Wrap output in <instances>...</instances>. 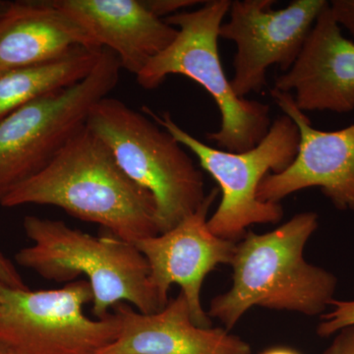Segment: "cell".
Returning a JSON list of instances; mask_svg holds the SVG:
<instances>
[{"instance_id": "6da1fadb", "label": "cell", "mask_w": 354, "mask_h": 354, "mask_svg": "<svg viewBox=\"0 0 354 354\" xmlns=\"http://www.w3.org/2000/svg\"><path fill=\"white\" fill-rule=\"evenodd\" d=\"M0 205L57 207L131 243L160 234L152 195L121 169L87 125L44 171L9 193Z\"/></svg>"}, {"instance_id": "7a4b0ae2", "label": "cell", "mask_w": 354, "mask_h": 354, "mask_svg": "<svg viewBox=\"0 0 354 354\" xmlns=\"http://www.w3.org/2000/svg\"><path fill=\"white\" fill-rule=\"evenodd\" d=\"M318 227V215L304 212L271 232H247L230 265L232 288L212 300L209 318L230 332L253 307L322 316L335 299L337 279L304 259L305 245Z\"/></svg>"}, {"instance_id": "3957f363", "label": "cell", "mask_w": 354, "mask_h": 354, "mask_svg": "<svg viewBox=\"0 0 354 354\" xmlns=\"http://www.w3.org/2000/svg\"><path fill=\"white\" fill-rule=\"evenodd\" d=\"M23 227L32 244L16 253V262L57 283L85 276L95 318H106L120 304L144 314L165 308L151 283L148 263L134 243L111 234L94 236L64 221L36 216H26Z\"/></svg>"}, {"instance_id": "277c9868", "label": "cell", "mask_w": 354, "mask_h": 354, "mask_svg": "<svg viewBox=\"0 0 354 354\" xmlns=\"http://www.w3.org/2000/svg\"><path fill=\"white\" fill-rule=\"evenodd\" d=\"M230 4V0H209L197 10L165 18L178 30L177 36L136 78L146 90L158 88L169 75L185 76L199 84L215 100L221 114L220 128L207 138L221 150L241 153L265 138L272 121L269 104L235 94L221 64L218 31Z\"/></svg>"}, {"instance_id": "5b68a950", "label": "cell", "mask_w": 354, "mask_h": 354, "mask_svg": "<svg viewBox=\"0 0 354 354\" xmlns=\"http://www.w3.org/2000/svg\"><path fill=\"white\" fill-rule=\"evenodd\" d=\"M86 125L121 169L152 195L160 234L202 206L207 197L203 172L184 147L146 114L106 97L95 104Z\"/></svg>"}, {"instance_id": "8992f818", "label": "cell", "mask_w": 354, "mask_h": 354, "mask_svg": "<svg viewBox=\"0 0 354 354\" xmlns=\"http://www.w3.org/2000/svg\"><path fill=\"white\" fill-rule=\"evenodd\" d=\"M141 111L194 153L200 167L218 183L221 202L208 218L214 234L237 242L251 225L281 221L283 206L260 201L257 193L268 174L286 171L297 157L299 131L288 115L281 114L272 121L269 132L257 146L245 152L232 153L195 138L177 124L169 111L157 113L148 106H142Z\"/></svg>"}, {"instance_id": "52a82bcc", "label": "cell", "mask_w": 354, "mask_h": 354, "mask_svg": "<svg viewBox=\"0 0 354 354\" xmlns=\"http://www.w3.org/2000/svg\"><path fill=\"white\" fill-rule=\"evenodd\" d=\"M120 59L102 48L85 79L29 102L0 120V202L44 171L87 123L95 104L120 81Z\"/></svg>"}, {"instance_id": "ba28073f", "label": "cell", "mask_w": 354, "mask_h": 354, "mask_svg": "<svg viewBox=\"0 0 354 354\" xmlns=\"http://www.w3.org/2000/svg\"><path fill=\"white\" fill-rule=\"evenodd\" d=\"M86 279L57 290H17L0 283V346L13 354H97L120 334L114 312L88 318L92 304Z\"/></svg>"}, {"instance_id": "9c48e42d", "label": "cell", "mask_w": 354, "mask_h": 354, "mask_svg": "<svg viewBox=\"0 0 354 354\" xmlns=\"http://www.w3.org/2000/svg\"><path fill=\"white\" fill-rule=\"evenodd\" d=\"M274 3V0H234L228 11L230 20L218 31L220 39L236 46L230 83L241 99L262 92L272 65L283 72L290 69L329 1L293 0L278 10L272 9Z\"/></svg>"}, {"instance_id": "30bf717a", "label": "cell", "mask_w": 354, "mask_h": 354, "mask_svg": "<svg viewBox=\"0 0 354 354\" xmlns=\"http://www.w3.org/2000/svg\"><path fill=\"white\" fill-rule=\"evenodd\" d=\"M218 194V188H214L202 206L176 227L134 243L148 263L151 283L160 302L167 306L171 285L180 286L191 318L201 328L212 327L202 307L203 283L218 266L232 265L237 243L216 236L208 227L209 211Z\"/></svg>"}, {"instance_id": "8fae6325", "label": "cell", "mask_w": 354, "mask_h": 354, "mask_svg": "<svg viewBox=\"0 0 354 354\" xmlns=\"http://www.w3.org/2000/svg\"><path fill=\"white\" fill-rule=\"evenodd\" d=\"M271 95L283 114L297 124L299 147L286 171L263 179L258 199L279 203L297 191L317 187L335 209L354 213V123L335 131L317 129L297 108L292 94L272 88Z\"/></svg>"}, {"instance_id": "7c38bea8", "label": "cell", "mask_w": 354, "mask_h": 354, "mask_svg": "<svg viewBox=\"0 0 354 354\" xmlns=\"http://www.w3.org/2000/svg\"><path fill=\"white\" fill-rule=\"evenodd\" d=\"M274 88L293 93L300 111H354V43L346 39L330 10L318 16L290 70L274 79Z\"/></svg>"}, {"instance_id": "4fadbf2b", "label": "cell", "mask_w": 354, "mask_h": 354, "mask_svg": "<svg viewBox=\"0 0 354 354\" xmlns=\"http://www.w3.org/2000/svg\"><path fill=\"white\" fill-rule=\"evenodd\" d=\"M118 337L97 354H251L241 337L221 328L198 327L183 292L160 311L144 314L120 304Z\"/></svg>"}, {"instance_id": "5bb4252c", "label": "cell", "mask_w": 354, "mask_h": 354, "mask_svg": "<svg viewBox=\"0 0 354 354\" xmlns=\"http://www.w3.org/2000/svg\"><path fill=\"white\" fill-rule=\"evenodd\" d=\"M88 32L99 48L113 51L121 68L138 75L172 43L178 30L151 12L143 0H53Z\"/></svg>"}, {"instance_id": "9a60e30c", "label": "cell", "mask_w": 354, "mask_h": 354, "mask_svg": "<svg viewBox=\"0 0 354 354\" xmlns=\"http://www.w3.org/2000/svg\"><path fill=\"white\" fill-rule=\"evenodd\" d=\"M79 46H97L53 0L11 2L0 17V70L51 62Z\"/></svg>"}, {"instance_id": "2e32d148", "label": "cell", "mask_w": 354, "mask_h": 354, "mask_svg": "<svg viewBox=\"0 0 354 354\" xmlns=\"http://www.w3.org/2000/svg\"><path fill=\"white\" fill-rule=\"evenodd\" d=\"M102 50L79 46L51 62L0 70V120L44 95L80 82L95 68Z\"/></svg>"}, {"instance_id": "e0dca14e", "label": "cell", "mask_w": 354, "mask_h": 354, "mask_svg": "<svg viewBox=\"0 0 354 354\" xmlns=\"http://www.w3.org/2000/svg\"><path fill=\"white\" fill-rule=\"evenodd\" d=\"M332 310L320 316V323L317 326V335L324 339L333 337L339 330L354 325V299H335L330 302Z\"/></svg>"}, {"instance_id": "ac0fdd59", "label": "cell", "mask_w": 354, "mask_h": 354, "mask_svg": "<svg viewBox=\"0 0 354 354\" xmlns=\"http://www.w3.org/2000/svg\"><path fill=\"white\" fill-rule=\"evenodd\" d=\"M149 10L160 19L171 17L179 12L185 11L186 8L204 4L206 1L199 0H143Z\"/></svg>"}, {"instance_id": "d6986e66", "label": "cell", "mask_w": 354, "mask_h": 354, "mask_svg": "<svg viewBox=\"0 0 354 354\" xmlns=\"http://www.w3.org/2000/svg\"><path fill=\"white\" fill-rule=\"evenodd\" d=\"M329 6L337 24L354 37V0H333Z\"/></svg>"}, {"instance_id": "ffe728a7", "label": "cell", "mask_w": 354, "mask_h": 354, "mask_svg": "<svg viewBox=\"0 0 354 354\" xmlns=\"http://www.w3.org/2000/svg\"><path fill=\"white\" fill-rule=\"evenodd\" d=\"M334 339L322 354H354V325L333 335Z\"/></svg>"}, {"instance_id": "44dd1931", "label": "cell", "mask_w": 354, "mask_h": 354, "mask_svg": "<svg viewBox=\"0 0 354 354\" xmlns=\"http://www.w3.org/2000/svg\"><path fill=\"white\" fill-rule=\"evenodd\" d=\"M0 283L8 288H17V290L28 288L12 263L1 252H0Z\"/></svg>"}, {"instance_id": "7402d4cb", "label": "cell", "mask_w": 354, "mask_h": 354, "mask_svg": "<svg viewBox=\"0 0 354 354\" xmlns=\"http://www.w3.org/2000/svg\"><path fill=\"white\" fill-rule=\"evenodd\" d=\"M261 354H300L293 349L288 348H272L267 349L264 353Z\"/></svg>"}, {"instance_id": "603a6c76", "label": "cell", "mask_w": 354, "mask_h": 354, "mask_svg": "<svg viewBox=\"0 0 354 354\" xmlns=\"http://www.w3.org/2000/svg\"><path fill=\"white\" fill-rule=\"evenodd\" d=\"M10 3V1H2V0H0V17L6 12Z\"/></svg>"}, {"instance_id": "cb8c5ba5", "label": "cell", "mask_w": 354, "mask_h": 354, "mask_svg": "<svg viewBox=\"0 0 354 354\" xmlns=\"http://www.w3.org/2000/svg\"><path fill=\"white\" fill-rule=\"evenodd\" d=\"M0 354H13V353H10V351H7L6 348H2V346H0Z\"/></svg>"}]
</instances>
